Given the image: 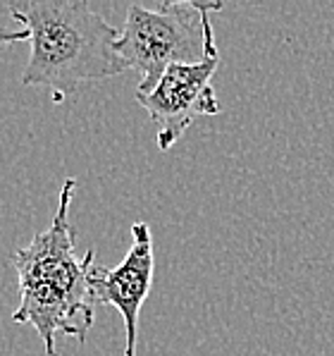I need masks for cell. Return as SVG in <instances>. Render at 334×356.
I'll list each match as a JSON object with an SVG mask.
<instances>
[{
    "label": "cell",
    "instance_id": "1",
    "mask_svg": "<svg viewBox=\"0 0 334 356\" xmlns=\"http://www.w3.org/2000/svg\"><path fill=\"white\" fill-rule=\"evenodd\" d=\"M74 189L76 179H65L53 222L12 254L19 282V306L12 321L34 327L48 356H60L58 335L76 337L84 344L96 309L89 284L96 251L86 249L84 256H76V232L69 222Z\"/></svg>",
    "mask_w": 334,
    "mask_h": 356
},
{
    "label": "cell",
    "instance_id": "3",
    "mask_svg": "<svg viewBox=\"0 0 334 356\" xmlns=\"http://www.w3.org/2000/svg\"><path fill=\"white\" fill-rule=\"evenodd\" d=\"M222 3H160L156 10L131 5L117 38L127 70L141 74L136 96L151 94L169 65H196L215 38L210 13Z\"/></svg>",
    "mask_w": 334,
    "mask_h": 356
},
{
    "label": "cell",
    "instance_id": "2",
    "mask_svg": "<svg viewBox=\"0 0 334 356\" xmlns=\"http://www.w3.org/2000/svg\"><path fill=\"white\" fill-rule=\"evenodd\" d=\"M8 10L29 31L24 86H48L56 101H62L81 81L127 72L117 53L119 31L93 13L86 0H22Z\"/></svg>",
    "mask_w": 334,
    "mask_h": 356
},
{
    "label": "cell",
    "instance_id": "4",
    "mask_svg": "<svg viewBox=\"0 0 334 356\" xmlns=\"http://www.w3.org/2000/svg\"><path fill=\"white\" fill-rule=\"evenodd\" d=\"M220 67L215 38L208 43V53L196 65H169L158 86L146 96H136L156 124L158 149L169 151L186 129L203 115L220 113V101L212 89V76Z\"/></svg>",
    "mask_w": 334,
    "mask_h": 356
},
{
    "label": "cell",
    "instance_id": "5",
    "mask_svg": "<svg viewBox=\"0 0 334 356\" xmlns=\"http://www.w3.org/2000/svg\"><path fill=\"white\" fill-rule=\"evenodd\" d=\"M153 270V237L146 222L131 225V249L124 261L115 268L91 266L89 284L93 304H110L119 311L127 330L124 356H136V337H139V314L151 292Z\"/></svg>",
    "mask_w": 334,
    "mask_h": 356
},
{
    "label": "cell",
    "instance_id": "6",
    "mask_svg": "<svg viewBox=\"0 0 334 356\" xmlns=\"http://www.w3.org/2000/svg\"><path fill=\"white\" fill-rule=\"evenodd\" d=\"M15 41H29V31H26L24 26H22V29H8V26H0V51Z\"/></svg>",
    "mask_w": 334,
    "mask_h": 356
}]
</instances>
